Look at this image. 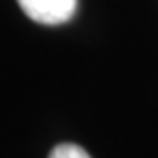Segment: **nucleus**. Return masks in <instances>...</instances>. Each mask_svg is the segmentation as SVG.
Masks as SVG:
<instances>
[{"instance_id": "f257e3e1", "label": "nucleus", "mask_w": 158, "mask_h": 158, "mask_svg": "<svg viewBox=\"0 0 158 158\" xmlns=\"http://www.w3.org/2000/svg\"><path fill=\"white\" fill-rule=\"evenodd\" d=\"M27 17L42 25H59L76 12V0H17Z\"/></svg>"}, {"instance_id": "f03ea898", "label": "nucleus", "mask_w": 158, "mask_h": 158, "mask_svg": "<svg viewBox=\"0 0 158 158\" xmlns=\"http://www.w3.org/2000/svg\"><path fill=\"white\" fill-rule=\"evenodd\" d=\"M48 158H89V154L74 143H61L50 152Z\"/></svg>"}]
</instances>
